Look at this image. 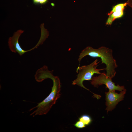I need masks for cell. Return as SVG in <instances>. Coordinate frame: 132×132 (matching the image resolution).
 Instances as JSON below:
<instances>
[{"mask_svg": "<svg viewBox=\"0 0 132 132\" xmlns=\"http://www.w3.org/2000/svg\"><path fill=\"white\" fill-rule=\"evenodd\" d=\"M112 52V49L105 46H101L97 49L88 46L82 51L78 61L80 63L82 59L87 55L92 57L100 58L101 64L106 65L105 70L107 75L112 78L116 74L115 69L118 66L116 60L113 57Z\"/></svg>", "mask_w": 132, "mask_h": 132, "instance_id": "2", "label": "cell"}, {"mask_svg": "<svg viewBox=\"0 0 132 132\" xmlns=\"http://www.w3.org/2000/svg\"><path fill=\"white\" fill-rule=\"evenodd\" d=\"M126 91L124 89L120 93H116L115 90L105 92L106 105L107 106L106 110L107 112L113 109L119 102L123 100Z\"/></svg>", "mask_w": 132, "mask_h": 132, "instance_id": "5", "label": "cell"}, {"mask_svg": "<svg viewBox=\"0 0 132 132\" xmlns=\"http://www.w3.org/2000/svg\"><path fill=\"white\" fill-rule=\"evenodd\" d=\"M33 1L34 4H42L46 3L48 1V0H33Z\"/></svg>", "mask_w": 132, "mask_h": 132, "instance_id": "10", "label": "cell"}, {"mask_svg": "<svg viewBox=\"0 0 132 132\" xmlns=\"http://www.w3.org/2000/svg\"><path fill=\"white\" fill-rule=\"evenodd\" d=\"M53 70H49L47 68H44L42 71L40 75L41 80L43 81L47 78H50L53 81V85L51 91L49 95L42 101L39 103L37 106L30 110V111H31L36 109L30 114V115L35 116L46 114L60 97L61 88L60 79L58 77L53 75Z\"/></svg>", "mask_w": 132, "mask_h": 132, "instance_id": "1", "label": "cell"}, {"mask_svg": "<svg viewBox=\"0 0 132 132\" xmlns=\"http://www.w3.org/2000/svg\"><path fill=\"white\" fill-rule=\"evenodd\" d=\"M24 31L19 30L14 33L13 35L9 39L8 43L9 48L12 52L17 53L21 56L25 53L31 50H25L23 49L20 46L19 43V39L21 34Z\"/></svg>", "mask_w": 132, "mask_h": 132, "instance_id": "6", "label": "cell"}, {"mask_svg": "<svg viewBox=\"0 0 132 132\" xmlns=\"http://www.w3.org/2000/svg\"><path fill=\"white\" fill-rule=\"evenodd\" d=\"M127 3H120L114 6L112 10L108 14L109 17L106 21L107 25H111L113 22L117 19L121 18L124 14V10Z\"/></svg>", "mask_w": 132, "mask_h": 132, "instance_id": "7", "label": "cell"}, {"mask_svg": "<svg viewBox=\"0 0 132 132\" xmlns=\"http://www.w3.org/2000/svg\"><path fill=\"white\" fill-rule=\"evenodd\" d=\"M74 126L77 128H82L86 127V125L82 121H77L74 124Z\"/></svg>", "mask_w": 132, "mask_h": 132, "instance_id": "9", "label": "cell"}, {"mask_svg": "<svg viewBox=\"0 0 132 132\" xmlns=\"http://www.w3.org/2000/svg\"><path fill=\"white\" fill-rule=\"evenodd\" d=\"M91 84L95 87L98 88L99 86L104 84L109 90H117L121 91L125 88L124 86L116 85L112 81V78L108 77L106 74L102 73L98 76L92 77Z\"/></svg>", "mask_w": 132, "mask_h": 132, "instance_id": "4", "label": "cell"}, {"mask_svg": "<svg viewBox=\"0 0 132 132\" xmlns=\"http://www.w3.org/2000/svg\"><path fill=\"white\" fill-rule=\"evenodd\" d=\"M100 62H98V60L96 59L89 65L81 67L78 66L77 69V72H79L77 77L72 81V84L77 85L89 90L84 86L83 82L85 80H92V77L94 74H100L102 73L100 71L105 70V68L100 69L97 68Z\"/></svg>", "mask_w": 132, "mask_h": 132, "instance_id": "3", "label": "cell"}, {"mask_svg": "<svg viewBox=\"0 0 132 132\" xmlns=\"http://www.w3.org/2000/svg\"><path fill=\"white\" fill-rule=\"evenodd\" d=\"M79 120L83 122L86 125H89L92 121V119L90 117L87 115H84L79 118Z\"/></svg>", "mask_w": 132, "mask_h": 132, "instance_id": "8", "label": "cell"}]
</instances>
